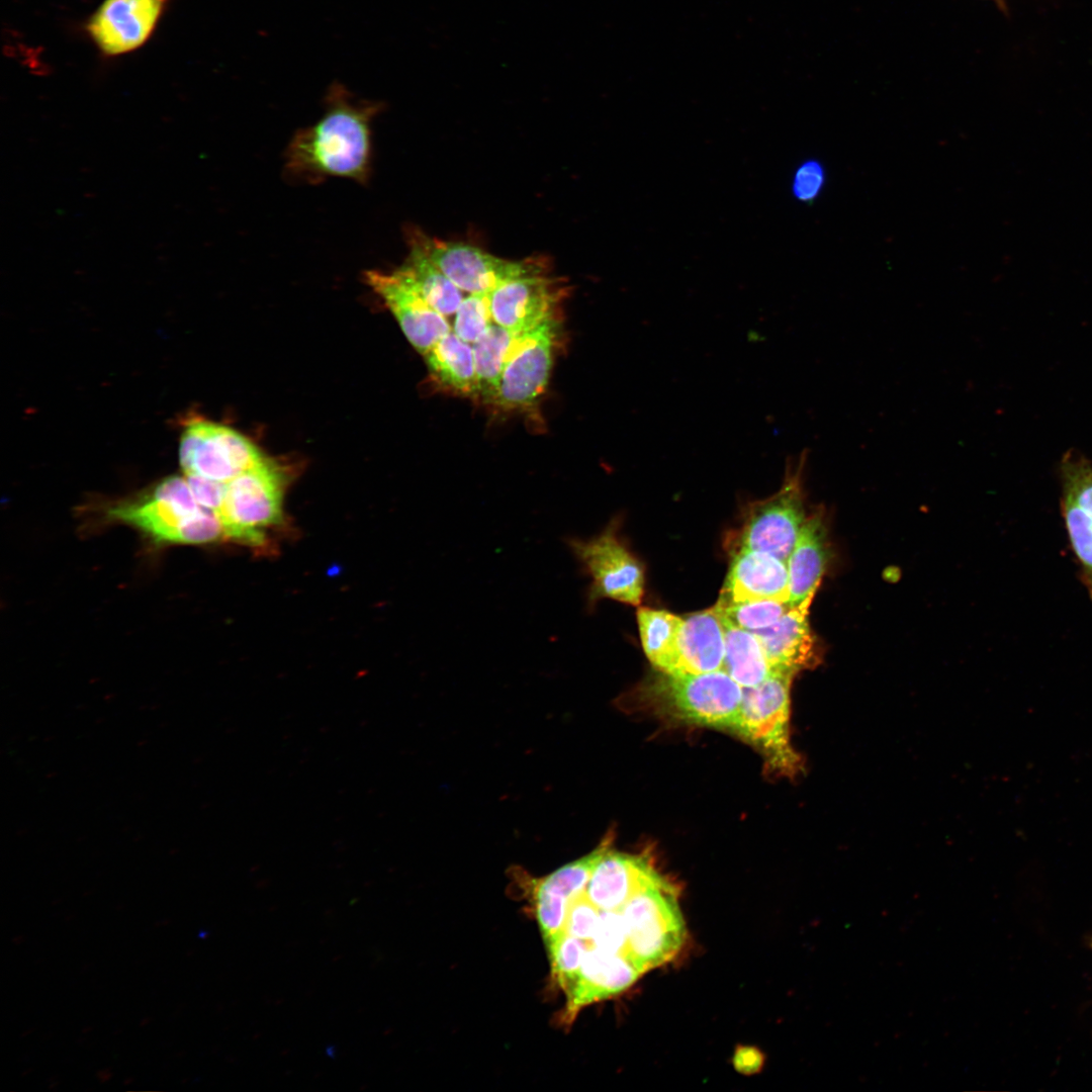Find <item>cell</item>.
I'll return each instance as SVG.
<instances>
[{"instance_id": "obj_8", "label": "cell", "mask_w": 1092, "mask_h": 1092, "mask_svg": "<svg viewBox=\"0 0 1092 1092\" xmlns=\"http://www.w3.org/2000/svg\"><path fill=\"white\" fill-rule=\"evenodd\" d=\"M619 528V519L615 518L593 538L568 537L565 540L582 572L590 578L586 592L589 611L603 599L633 606L642 601L644 568L620 537Z\"/></svg>"}, {"instance_id": "obj_18", "label": "cell", "mask_w": 1092, "mask_h": 1092, "mask_svg": "<svg viewBox=\"0 0 1092 1092\" xmlns=\"http://www.w3.org/2000/svg\"><path fill=\"white\" fill-rule=\"evenodd\" d=\"M720 601H789V573L786 561L763 552L737 548L720 594Z\"/></svg>"}, {"instance_id": "obj_28", "label": "cell", "mask_w": 1092, "mask_h": 1092, "mask_svg": "<svg viewBox=\"0 0 1092 1092\" xmlns=\"http://www.w3.org/2000/svg\"><path fill=\"white\" fill-rule=\"evenodd\" d=\"M550 956L552 973L565 991L574 981L590 941L562 932L545 942Z\"/></svg>"}, {"instance_id": "obj_9", "label": "cell", "mask_w": 1092, "mask_h": 1092, "mask_svg": "<svg viewBox=\"0 0 1092 1092\" xmlns=\"http://www.w3.org/2000/svg\"><path fill=\"white\" fill-rule=\"evenodd\" d=\"M408 235L460 290L469 294L489 293L508 281L548 269L542 258L508 260L470 244L429 238L421 232Z\"/></svg>"}, {"instance_id": "obj_17", "label": "cell", "mask_w": 1092, "mask_h": 1092, "mask_svg": "<svg viewBox=\"0 0 1092 1092\" xmlns=\"http://www.w3.org/2000/svg\"><path fill=\"white\" fill-rule=\"evenodd\" d=\"M662 880L649 857L609 847L595 866L585 894L601 911H621L634 895Z\"/></svg>"}, {"instance_id": "obj_20", "label": "cell", "mask_w": 1092, "mask_h": 1092, "mask_svg": "<svg viewBox=\"0 0 1092 1092\" xmlns=\"http://www.w3.org/2000/svg\"><path fill=\"white\" fill-rule=\"evenodd\" d=\"M830 559L824 510L808 516L788 558L790 608L814 598Z\"/></svg>"}, {"instance_id": "obj_25", "label": "cell", "mask_w": 1092, "mask_h": 1092, "mask_svg": "<svg viewBox=\"0 0 1092 1092\" xmlns=\"http://www.w3.org/2000/svg\"><path fill=\"white\" fill-rule=\"evenodd\" d=\"M725 654L722 669L742 688L754 687L770 673L762 645L755 633L724 622Z\"/></svg>"}, {"instance_id": "obj_7", "label": "cell", "mask_w": 1092, "mask_h": 1092, "mask_svg": "<svg viewBox=\"0 0 1092 1092\" xmlns=\"http://www.w3.org/2000/svg\"><path fill=\"white\" fill-rule=\"evenodd\" d=\"M807 457L805 449L788 458L781 488L764 499L748 504L737 548L763 551L788 561L807 518L803 486Z\"/></svg>"}, {"instance_id": "obj_26", "label": "cell", "mask_w": 1092, "mask_h": 1092, "mask_svg": "<svg viewBox=\"0 0 1092 1092\" xmlns=\"http://www.w3.org/2000/svg\"><path fill=\"white\" fill-rule=\"evenodd\" d=\"M637 622L643 650L655 669L673 673L682 618L665 610L640 608Z\"/></svg>"}, {"instance_id": "obj_31", "label": "cell", "mask_w": 1092, "mask_h": 1092, "mask_svg": "<svg viewBox=\"0 0 1092 1092\" xmlns=\"http://www.w3.org/2000/svg\"><path fill=\"white\" fill-rule=\"evenodd\" d=\"M626 928L620 911H601L590 943L611 952L625 953Z\"/></svg>"}, {"instance_id": "obj_29", "label": "cell", "mask_w": 1092, "mask_h": 1092, "mask_svg": "<svg viewBox=\"0 0 1092 1092\" xmlns=\"http://www.w3.org/2000/svg\"><path fill=\"white\" fill-rule=\"evenodd\" d=\"M492 324L488 293H473L464 297L455 312L453 332L473 344Z\"/></svg>"}, {"instance_id": "obj_23", "label": "cell", "mask_w": 1092, "mask_h": 1092, "mask_svg": "<svg viewBox=\"0 0 1092 1092\" xmlns=\"http://www.w3.org/2000/svg\"><path fill=\"white\" fill-rule=\"evenodd\" d=\"M410 253L398 269L423 298L444 316L455 314L464 299L460 290L427 256L420 244L408 235Z\"/></svg>"}, {"instance_id": "obj_11", "label": "cell", "mask_w": 1092, "mask_h": 1092, "mask_svg": "<svg viewBox=\"0 0 1092 1092\" xmlns=\"http://www.w3.org/2000/svg\"><path fill=\"white\" fill-rule=\"evenodd\" d=\"M557 326L551 316L522 337L505 366L493 403L504 410H523L543 394L552 368Z\"/></svg>"}, {"instance_id": "obj_1", "label": "cell", "mask_w": 1092, "mask_h": 1092, "mask_svg": "<svg viewBox=\"0 0 1092 1092\" xmlns=\"http://www.w3.org/2000/svg\"><path fill=\"white\" fill-rule=\"evenodd\" d=\"M381 103L356 97L334 82L325 97V112L301 128L285 152V172L293 180L315 184L327 178L365 183L372 160V121Z\"/></svg>"}, {"instance_id": "obj_21", "label": "cell", "mask_w": 1092, "mask_h": 1092, "mask_svg": "<svg viewBox=\"0 0 1092 1092\" xmlns=\"http://www.w3.org/2000/svg\"><path fill=\"white\" fill-rule=\"evenodd\" d=\"M673 673H706L723 667L724 624L713 606L682 618Z\"/></svg>"}, {"instance_id": "obj_5", "label": "cell", "mask_w": 1092, "mask_h": 1092, "mask_svg": "<svg viewBox=\"0 0 1092 1092\" xmlns=\"http://www.w3.org/2000/svg\"><path fill=\"white\" fill-rule=\"evenodd\" d=\"M108 515L159 543L204 544L224 536L217 514L201 507L189 487L154 488L147 496L111 508Z\"/></svg>"}, {"instance_id": "obj_19", "label": "cell", "mask_w": 1092, "mask_h": 1092, "mask_svg": "<svg viewBox=\"0 0 1092 1092\" xmlns=\"http://www.w3.org/2000/svg\"><path fill=\"white\" fill-rule=\"evenodd\" d=\"M641 975L625 953L607 951L590 943L566 991L567 1014L573 1017L581 1007L622 993Z\"/></svg>"}, {"instance_id": "obj_2", "label": "cell", "mask_w": 1092, "mask_h": 1092, "mask_svg": "<svg viewBox=\"0 0 1092 1092\" xmlns=\"http://www.w3.org/2000/svg\"><path fill=\"white\" fill-rule=\"evenodd\" d=\"M743 688L725 670L669 673L655 669L634 691L642 704L668 719L735 730Z\"/></svg>"}, {"instance_id": "obj_30", "label": "cell", "mask_w": 1092, "mask_h": 1092, "mask_svg": "<svg viewBox=\"0 0 1092 1092\" xmlns=\"http://www.w3.org/2000/svg\"><path fill=\"white\" fill-rule=\"evenodd\" d=\"M601 910L587 898L585 892L570 900L564 924V932L573 937L590 941L595 934Z\"/></svg>"}, {"instance_id": "obj_27", "label": "cell", "mask_w": 1092, "mask_h": 1092, "mask_svg": "<svg viewBox=\"0 0 1092 1092\" xmlns=\"http://www.w3.org/2000/svg\"><path fill=\"white\" fill-rule=\"evenodd\" d=\"M714 607L722 621L751 632L774 625L790 609L788 602L779 600L745 602L718 600Z\"/></svg>"}, {"instance_id": "obj_32", "label": "cell", "mask_w": 1092, "mask_h": 1092, "mask_svg": "<svg viewBox=\"0 0 1092 1092\" xmlns=\"http://www.w3.org/2000/svg\"><path fill=\"white\" fill-rule=\"evenodd\" d=\"M197 503L217 514L225 493L226 483L196 474L185 475Z\"/></svg>"}, {"instance_id": "obj_33", "label": "cell", "mask_w": 1092, "mask_h": 1092, "mask_svg": "<svg viewBox=\"0 0 1092 1092\" xmlns=\"http://www.w3.org/2000/svg\"><path fill=\"white\" fill-rule=\"evenodd\" d=\"M824 184V171L817 162H806L797 171L794 182V194L803 201L814 199Z\"/></svg>"}, {"instance_id": "obj_24", "label": "cell", "mask_w": 1092, "mask_h": 1092, "mask_svg": "<svg viewBox=\"0 0 1092 1092\" xmlns=\"http://www.w3.org/2000/svg\"><path fill=\"white\" fill-rule=\"evenodd\" d=\"M526 334V333H525ZM525 334L492 324L472 345L477 395L493 402L505 366Z\"/></svg>"}, {"instance_id": "obj_10", "label": "cell", "mask_w": 1092, "mask_h": 1092, "mask_svg": "<svg viewBox=\"0 0 1092 1092\" xmlns=\"http://www.w3.org/2000/svg\"><path fill=\"white\" fill-rule=\"evenodd\" d=\"M264 459L248 438L207 420L188 421L181 436L179 460L185 475L226 483Z\"/></svg>"}, {"instance_id": "obj_22", "label": "cell", "mask_w": 1092, "mask_h": 1092, "mask_svg": "<svg viewBox=\"0 0 1092 1092\" xmlns=\"http://www.w3.org/2000/svg\"><path fill=\"white\" fill-rule=\"evenodd\" d=\"M432 376L459 394L476 395L477 379L472 345L450 332L425 355Z\"/></svg>"}, {"instance_id": "obj_6", "label": "cell", "mask_w": 1092, "mask_h": 1092, "mask_svg": "<svg viewBox=\"0 0 1092 1092\" xmlns=\"http://www.w3.org/2000/svg\"><path fill=\"white\" fill-rule=\"evenodd\" d=\"M285 476L266 458L226 482L217 512L224 536L252 547L266 544V531L283 524Z\"/></svg>"}, {"instance_id": "obj_4", "label": "cell", "mask_w": 1092, "mask_h": 1092, "mask_svg": "<svg viewBox=\"0 0 1092 1092\" xmlns=\"http://www.w3.org/2000/svg\"><path fill=\"white\" fill-rule=\"evenodd\" d=\"M794 677L789 672L771 670L760 684L743 688L734 730L762 754L771 770L788 777L802 768L790 739V692Z\"/></svg>"}, {"instance_id": "obj_13", "label": "cell", "mask_w": 1092, "mask_h": 1092, "mask_svg": "<svg viewBox=\"0 0 1092 1092\" xmlns=\"http://www.w3.org/2000/svg\"><path fill=\"white\" fill-rule=\"evenodd\" d=\"M365 280L395 316L408 342L423 356L451 332L445 316L429 305L399 269L391 273L370 270L365 273Z\"/></svg>"}, {"instance_id": "obj_14", "label": "cell", "mask_w": 1092, "mask_h": 1092, "mask_svg": "<svg viewBox=\"0 0 1092 1092\" xmlns=\"http://www.w3.org/2000/svg\"><path fill=\"white\" fill-rule=\"evenodd\" d=\"M167 1L104 0L89 18V36L106 56L134 51L153 33Z\"/></svg>"}, {"instance_id": "obj_12", "label": "cell", "mask_w": 1092, "mask_h": 1092, "mask_svg": "<svg viewBox=\"0 0 1092 1092\" xmlns=\"http://www.w3.org/2000/svg\"><path fill=\"white\" fill-rule=\"evenodd\" d=\"M1061 515L1079 575L1092 600V461L1077 450L1060 462Z\"/></svg>"}, {"instance_id": "obj_34", "label": "cell", "mask_w": 1092, "mask_h": 1092, "mask_svg": "<svg viewBox=\"0 0 1092 1092\" xmlns=\"http://www.w3.org/2000/svg\"><path fill=\"white\" fill-rule=\"evenodd\" d=\"M763 1062L759 1051L750 1046H741L734 1055L735 1068L743 1074H753L759 1070Z\"/></svg>"}, {"instance_id": "obj_35", "label": "cell", "mask_w": 1092, "mask_h": 1092, "mask_svg": "<svg viewBox=\"0 0 1092 1092\" xmlns=\"http://www.w3.org/2000/svg\"><path fill=\"white\" fill-rule=\"evenodd\" d=\"M1090 941H1091L1090 945L1092 946V938L1090 939Z\"/></svg>"}, {"instance_id": "obj_16", "label": "cell", "mask_w": 1092, "mask_h": 1092, "mask_svg": "<svg viewBox=\"0 0 1092 1092\" xmlns=\"http://www.w3.org/2000/svg\"><path fill=\"white\" fill-rule=\"evenodd\" d=\"M812 599L790 608L774 625L753 632L758 637L770 670L797 673L816 667L823 646L809 623Z\"/></svg>"}, {"instance_id": "obj_15", "label": "cell", "mask_w": 1092, "mask_h": 1092, "mask_svg": "<svg viewBox=\"0 0 1092 1092\" xmlns=\"http://www.w3.org/2000/svg\"><path fill=\"white\" fill-rule=\"evenodd\" d=\"M560 293L557 279L546 272L508 281L488 293L492 322L513 333H528L553 316Z\"/></svg>"}, {"instance_id": "obj_3", "label": "cell", "mask_w": 1092, "mask_h": 1092, "mask_svg": "<svg viewBox=\"0 0 1092 1092\" xmlns=\"http://www.w3.org/2000/svg\"><path fill=\"white\" fill-rule=\"evenodd\" d=\"M676 891L665 879L634 895L621 909L625 954L643 974L674 958L687 938Z\"/></svg>"}]
</instances>
